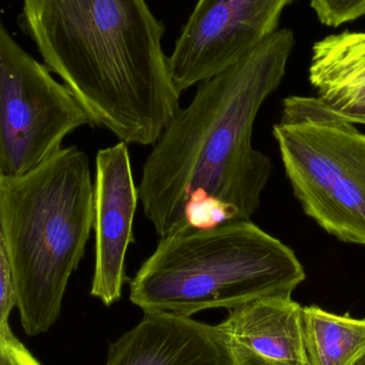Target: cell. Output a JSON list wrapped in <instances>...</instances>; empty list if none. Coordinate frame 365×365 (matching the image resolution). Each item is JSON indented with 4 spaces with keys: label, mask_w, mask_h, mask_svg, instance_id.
<instances>
[{
    "label": "cell",
    "mask_w": 365,
    "mask_h": 365,
    "mask_svg": "<svg viewBox=\"0 0 365 365\" xmlns=\"http://www.w3.org/2000/svg\"><path fill=\"white\" fill-rule=\"evenodd\" d=\"M279 29L235 66L199 83L144 163L139 197L159 237L250 220L274 171L254 149L259 109L278 90L295 47Z\"/></svg>",
    "instance_id": "obj_1"
},
{
    "label": "cell",
    "mask_w": 365,
    "mask_h": 365,
    "mask_svg": "<svg viewBox=\"0 0 365 365\" xmlns=\"http://www.w3.org/2000/svg\"><path fill=\"white\" fill-rule=\"evenodd\" d=\"M45 66L94 128L126 145H154L180 110L163 49L164 27L146 0H21Z\"/></svg>",
    "instance_id": "obj_2"
},
{
    "label": "cell",
    "mask_w": 365,
    "mask_h": 365,
    "mask_svg": "<svg viewBox=\"0 0 365 365\" xmlns=\"http://www.w3.org/2000/svg\"><path fill=\"white\" fill-rule=\"evenodd\" d=\"M94 222L89 158L75 145L21 177H0V248L28 336L45 334L59 317Z\"/></svg>",
    "instance_id": "obj_3"
},
{
    "label": "cell",
    "mask_w": 365,
    "mask_h": 365,
    "mask_svg": "<svg viewBox=\"0 0 365 365\" xmlns=\"http://www.w3.org/2000/svg\"><path fill=\"white\" fill-rule=\"evenodd\" d=\"M306 278L291 247L251 220H231L161 237L130 281V300L144 312L191 317L291 296Z\"/></svg>",
    "instance_id": "obj_4"
},
{
    "label": "cell",
    "mask_w": 365,
    "mask_h": 365,
    "mask_svg": "<svg viewBox=\"0 0 365 365\" xmlns=\"http://www.w3.org/2000/svg\"><path fill=\"white\" fill-rule=\"evenodd\" d=\"M283 167L306 216L365 247V134L317 98L289 96L274 126Z\"/></svg>",
    "instance_id": "obj_5"
},
{
    "label": "cell",
    "mask_w": 365,
    "mask_h": 365,
    "mask_svg": "<svg viewBox=\"0 0 365 365\" xmlns=\"http://www.w3.org/2000/svg\"><path fill=\"white\" fill-rule=\"evenodd\" d=\"M89 117L44 63L0 28V177H21L62 149Z\"/></svg>",
    "instance_id": "obj_6"
},
{
    "label": "cell",
    "mask_w": 365,
    "mask_h": 365,
    "mask_svg": "<svg viewBox=\"0 0 365 365\" xmlns=\"http://www.w3.org/2000/svg\"><path fill=\"white\" fill-rule=\"evenodd\" d=\"M295 0H199L176 41L169 66L180 92L250 55L279 30Z\"/></svg>",
    "instance_id": "obj_7"
},
{
    "label": "cell",
    "mask_w": 365,
    "mask_h": 365,
    "mask_svg": "<svg viewBox=\"0 0 365 365\" xmlns=\"http://www.w3.org/2000/svg\"><path fill=\"white\" fill-rule=\"evenodd\" d=\"M94 272L90 295L106 307L121 299L126 259L141 202L126 143L99 150L94 177Z\"/></svg>",
    "instance_id": "obj_8"
},
{
    "label": "cell",
    "mask_w": 365,
    "mask_h": 365,
    "mask_svg": "<svg viewBox=\"0 0 365 365\" xmlns=\"http://www.w3.org/2000/svg\"><path fill=\"white\" fill-rule=\"evenodd\" d=\"M233 365H310L304 307L291 298H265L229 310L216 326Z\"/></svg>",
    "instance_id": "obj_9"
},
{
    "label": "cell",
    "mask_w": 365,
    "mask_h": 365,
    "mask_svg": "<svg viewBox=\"0 0 365 365\" xmlns=\"http://www.w3.org/2000/svg\"><path fill=\"white\" fill-rule=\"evenodd\" d=\"M106 365H233L216 326L192 317L145 312L109 346Z\"/></svg>",
    "instance_id": "obj_10"
},
{
    "label": "cell",
    "mask_w": 365,
    "mask_h": 365,
    "mask_svg": "<svg viewBox=\"0 0 365 365\" xmlns=\"http://www.w3.org/2000/svg\"><path fill=\"white\" fill-rule=\"evenodd\" d=\"M309 81L317 100L346 121L365 118V31L331 34L312 48Z\"/></svg>",
    "instance_id": "obj_11"
},
{
    "label": "cell",
    "mask_w": 365,
    "mask_h": 365,
    "mask_svg": "<svg viewBox=\"0 0 365 365\" xmlns=\"http://www.w3.org/2000/svg\"><path fill=\"white\" fill-rule=\"evenodd\" d=\"M304 326L310 365H356L365 355V317L309 306L304 307Z\"/></svg>",
    "instance_id": "obj_12"
},
{
    "label": "cell",
    "mask_w": 365,
    "mask_h": 365,
    "mask_svg": "<svg viewBox=\"0 0 365 365\" xmlns=\"http://www.w3.org/2000/svg\"><path fill=\"white\" fill-rule=\"evenodd\" d=\"M310 2L317 19L328 27H339L365 16V0H310Z\"/></svg>",
    "instance_id": "obj_13"
},
{
    "label": "cell",
    "mask_w": 365,
    "mask_h": 365,
    "mask_svg": "<svg viewBox=\"0 0 365 365\" xmlns=\"http://www.w3.org/2000/svg\"><path fill=\"white\" fill-rule=\"evenodd\" d=\"M16 304V289L12 269L6 252L0 248V328L10 326L9 319Z\"/></svg>",
    "instance_id": "obj_14"
},
{
    "label": "cell",
    "mask_w": 365,
    "mask_h": 365,
    "mask_svg": "<svg viewBox=\"0 0 365 365\" xmlns=\"http://www.w3.org/2000/svg\"><path fill=\"white\" fill-rule=\"evenodd\" d=\"M0 365H42L14 336L10 326L0 328Z\"/></svg>",
    "instance_id": "obj_15"
},
{
    "label": "cell",
    "mask_w": 365,
    "mask_h": 365,
    "mask_svg": "<svg viewBox=\"0 0 365 365\" xmlns=\"http://www.w3.org/2000/svg\"><path fill=\"white\" fill-rule=\"evenodd\" d=\"M351 123L356 124V125H364L365 126V118H364V119L355 120V121L351 122Z\"/></svg>",
    "instance_id": "obj_16"
},
{
    "label": "cell",
    "mask_w": 365,
    "mask_h": 365,
    "mask_svg": "<svg viewBox=\"0 0 365 365\" xmlns=\"http://www.w3.org/2000/svg\"><path fill=\"white\" fill-rule=\"evenodd\" d=\"M356 365H365V355L359 360V361L357 362V364H356Z\"/></svg>",
    "instance_id": "obj_17"
}]
</instances>
